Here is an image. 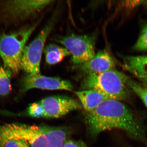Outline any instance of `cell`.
Returning <instances> with one entry per match:
<instances>
[{
	"label": "cell",
	"instance_id": "cell-2",
	"mask_svg": "<svg viewBox=\"0 0 147 147\" xmlns=\"http://www.w3.org/2000/svg\"><path fill=\"white\" fill-rule=\"evenodd\" d=\"M39 22L0 35V57L4 67L14 74L21 69V59L26 43Z\"/></svg>",
	"mask_w": 147,
	"mask_h": 147
},
{
	"label": "cell",
	"instance_id": "cell-21",
	"mask_svg": "<svg viewBox=\"0 0 147 147\" xmlns=\"http://www.w3.org/2000/svg\"></svg>",
	"mask_w": 147,
	"mask_h": 147
},
{
	"label": "cell",
	"instance_id": "cell-20",
	"mask_svg": "<svg viewBox=\"0 0 147 147\" xmlns=\"http://www.w3.org/2000/svg\"><path fill=\"white\" fill-rule=\"evenodd\" d=\"M140 80L142 82H143V83L147 86V77L146 78H142V79H140Z\"/></svg>",
	"mask_w": 147,
	"mask_h": 147
},
{
	"label": "cell",
	"instance_id": "cell-7",
	"mask_svg": "<svg viewBox=\"0 0 147 147\" xmlns=\"http://www.w3.org/2000/svg\"><path fill=\"white\" fill-rule=\"evenodd\" d=\"M45 127L46 125L7 124L0 126V139L14 138L24 140L30 147H47Z\"/></svg>",
	"mask_w": 147,
	"mask_h": 147
},
{
	"label": "cell",
	"instance_id": "cell-5",
	"mask_svg": "<svg viewBox=\"0 0 147 147\" xmlns=\"http://www.w3.org/2000/svg\"><path fill=\"white\" fill-rule=\"evenodd\" d=\"M77 100L64 96L45 98L29 105L27 113L33 118H57L82 108Z\"/></svg>",
	"mask_w": 147,
	"mask_h": 147
},
{
	"label": "cell",
	"instance_id": "cell-16",
	"mask_svg": "<svg viewBox=\"0 0 147 147\" xmlns=\"http://www.w3.org/2000/svg\"><path fill=\"white\" fill-rule=\"evenodd\" d=\"M127 86L142 99L147 108V88H145L137 82L129 79Z\"/></svg>",
	"mask_w": 147,
	"mask_h": 147
},
{
	"label": "cell",
	"instance_id": "cell-14",
	"mask_svg": "<svg viewBox=\"0 0 147 147\" xmlns=\"http://www.w3.org/2000/svg\"><path fill=\"white\" fill-rule=\"evenodd\" d=\"M46 63L49 65L59 63L70 54L65 48L55 44H49L43 50Z\"/></svg>",
	"mask_w": 147,
	"mask_h": 147
},
{
	"label": "cell",
	"instance_id": "cell-10",
	"mask_svg": "<svg viewBox=\"0 0 147 147\" xmlns=\"http://www.w3.org/2000/svg\"><path fill=\"white\" fill-rule=\"evenodd\" d=\"M115 61L110 54L105 50H101L90 60L75 65V68L86 75L105 72L115 69Z\"/></svg>",
	"mask_w": 147,
	"mask_h": 147
},
{
	"label": "cell",
	"instance_id": "cell-19",
	"mask_svg": "<svg viewBox=\"0 0 147 147\" xmlns=\"http://www.w3.org/2000/svg\"><path fill=\"white\" fill-rule=\"evenodd\" d=\"M63 147H88L83 141L80 140H74L72 139H67Z\"/></svg>",
	"mask_w": 147,
	"mask_h": 147
},
{
	"label": "cell",
	"instance_id": "cell-15",
	"mask_svg": "<svg viewBox=\"0 0 147 147\" xmlns=\"http://www.w3.org/2000/svg\"><path fill=\"white\" fill-rule=\"evenodd\" d=\"M12 71L0 66V96L7 95L11 91Z\"/></svg>",
	"mask_w": 147,
	"mask_h": 147
},
{
	"label": "cell",
	"instance_id": "cell-17",
	"mask_svg": "<svg viewBox=\"0 0 147 147\" xmlns=\"http://www.w3.org/2000/svg\"><path fill=\"white\" fill-rule=\"evenodd\" d=\"M134 49L137 51H147V24L142 29Z\"/></svg>",
	"mask_w": 147,
	"mask_h": 147
},
{
	"label": "cell",
	"instance_id": "cell-1",
	"mask_svg": "<svg viewBox=\"0 0 147 147\" xmlns=\"http://www.w3.org/2000/svg\"><path fill=\"white\" fill-rule=\"evenodd\" d=\"M85 119L93 137L105 130L119 129L139 139L145 138L142 124L130 109L120 100H105L94 110L86 112Z\"/></svg>",
	"mask_w": 147,
	"mask_h": 147
},
{
	"label": "cell",
	"instance_id": "cell-6",
	"mask_svg": "<svg viewBox=\"0 0 147 147\" xmlns=\"http://www.w3.org/2000/svg\"><path fill=\"white\" fill-rule=\"evenodd\" d=\"M58 14L55 12L37 36L24 48L21 61V69L27 74H40V65L42 52L47 37L55 26Z\"/></svg>",
	"mask_w": 147,
	"mask_h": 147
},
{
	"label": "cell",
	"instance_id": "cell-11",
	"mask_svg": "<svg viewBox=\"0 0 147 147\" xmlns=\"http://www.w3.org/2000/svg\"><path fill=\"white\" fill-rule=\"evenodd\" d=\"M75 94L86 112L92 111L102 102L110 99L106 95L94 90H83Z\"/></svg>",
	"mask_w": 147,
	"mask_h": 147
},
{
	"label": "cell",
	"instance_id": "cell-12",
	"mask_svg": "<svg viewBox=\"0 0 147 147\" xmlns=\"http://www.w3.org/2000/svg\"><path fill=\"white\" fill-rule=\"evenodd\" d=\"M124 59L127 70L139 79L147 77V56H128Z\"/></svg>",
	"mask_w": 147,
	"mask_h": 147
},
{
	"label": "cell",
	"instance_id": "cell-13",
	"mask_svg": "<svg viewBox=\"0 0 147 147\" xmlns=\"http://www.w3.org/2000/svg\"><path fill=\"white\" fill-rule=\"evenodd\" d=\"M47 147H63L67 140L68 130L65 127H53L46 125Z\"/></svg>",
	"mask_w": 147,
	"mask_h": 147
},
{
	"label": "cell",
	"instance_id": "cell-18",
	"mask_svg": "<svg viewBox=\"0 0 147 147\" xmlns=\"http://www.w3.org/2000/svg\"><path fill=\"white\" fill-rule=\"evenodd\" d=\"M0 146L1 147H30L24 140L14 138L0 139Z\"/></svg>",
	"mask_w": 147,
	"mask_h": 147
},
{
	"label": "cell",
	"instance_id": "cell-8",
	"mask_svg": "<svg viewBox=\"0 0 147 147\" xmlns=\"http://www.w3.org/2000/svg\"><path fill=\"white\" fill-rule=\"evenodd\" d=\"M95 36L71 34L58 37L55 41L63 45L71 55V61L75 65L85 63L95 55Z\"/></svg>",
	"mask_w": 147,
	"mask_h": 147
},
{
	"label": "cell",
	"instance_id": "cell-3",
	"mask_svg": "<svg viewBox=\"0 0 147 147\" xmlns=\"http://www.w3.org/2000/svg\"><path fill=\"white\" fill-rule=\"evenodd\" d=\"M128 77L116 69L86 75L82 82V89L94 90L104 94L110 99L120 100L127 95Z\"/></svg>",
	"mask_w": 147,
	"mask_h": 147
},
{
	"label": "cell",
	"instance_id": "cell-4",
	"mask_svg": "<svg viewBox=\"0 0 147 147\" xmlns=\"http://www.w3.org/2000/svg\"><path fill=\"white\" fill-rule=\"evenodd\" d=\"M53 1H0V26H15L36 15Z\"/></svg>",
	"mask_w": 147,
	"mask_h": 147
},
{
	"label": "cell",
	"instance_id": "cell-9",
	"mask_svg": "<svg viewBox=\"0 0 147 147\" xmlns=\"http://www.w3.org/2000/svg\"><path fill=\"white\" fill-rule=\"evenodd\" d=\"M71 91L73 86L71 82L59 77H49L37 74H27L21 79L20 91L26 92L32 89Z\"/></svg>",
	"mask_w": 147,
	"mask_h": 147
}]
</instances>
